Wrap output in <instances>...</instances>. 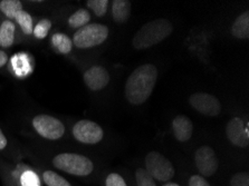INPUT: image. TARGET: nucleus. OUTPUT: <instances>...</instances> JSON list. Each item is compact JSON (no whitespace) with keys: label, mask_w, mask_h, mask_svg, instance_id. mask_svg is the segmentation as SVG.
<instances>
[{"label":"nucleus","mask_w":249,"mask_h":186,"mask_svg":"<svg viewBox=\"0 0 249 186\" xmlns=\"http://www.w3.org/2000/svg\"><path fill=\"white\" fill-rule=\"evenodd\" d=\"M158 69L152 64L135 68L125 84V98L132 105H142L152 94L157 84Z\"/></svg>","instance_id":"1"},{"label":"nucleus","mask_w":249,"mask_h":186,"mask_svg":"<svg viewBox=\"0 0 249 186\" xmlns=\"http://www.w3.org/2000/svg\"><path fill=\"white\" fill-rule=\"evenodd\" d=\"M8 63V55L3 51H0V68H2Z\"/></svg>","instance_id":"29"},{"label":"nucleus","mask_w":249,"mask_h":186,"mask_svg":"<svg viewBox=\"0 0 249 186\" xmlns=\"http://www.w3.org/2000/svg\"><path fill=\"white\" fill-rule=\"evenodd\" d=\"M84 82L90 90L97 92L107 86L110 82V75L104 67L93 66L84 73Z\"/></svg>","instance_id":"11"},{"label":"nucleus","mask_w":249,"mask_h":186,"mask_svg":"<svg viewBox=\"0 0 249 186\" xmlns=\"http://www.w3.org/2000/svg\"><path fill=\"white\" fill-rule=\"evenodd\" d=\"M90 21V15L86 9H80L71 15L69 18V25L71 28L80 29L84 26L89 25Z\"/></svg>","instance_id":"18"},{"label":"nucleus","mask_w":249,"mask_h":186,"mask_svg":"<svg viewBox=\"0 0 249 186\" xmlns=\"http://www.w3.org/2000/svg\"><path fill=\"white\" fill-rule=\"evenodd\" d=\"M135 181L138 186H157L153 177L144 169H138L135 172Z\"/></svg>","instance_id":"24"},{"label":"nucleus","mask_w":249,"mask_h":186,"mask_svg":"<svg viewBox=\"0 0 249 186\" xmlns=\"http://www.w3.org/2000/svg\"><path fill=\"white\" fill-rule=\"evenodd\" d=\"M190 105L196 111L206 116L214 117L221 112V104L218 98L208 93H195L189 97Z\"/></svg>","instance_id":"8"},{"label":"nucleus","mask_w":249,"mask_h":186,"mask_svg":"<svg viewBox=\"0 0 249 186\" xmlns=\"http://www.w3.org/2000/svg\"><path fill=\"white\" fill-rule=\"evenodd\" d=\"M230 186H249L248 173H237L230 180Z\"/></svg>","instance_id":"25"},{"label":"nucleus","mask_w":249,"mask_h":186,"mask_svg":"<svg viewBox=\"0 0 249 186\" xmlns=\"http://www.w3.org/2000/svg\"><path fill=\"white\" fill-rule=\"evenodd\" d=\"M14 20L20 26L22 33H24L25 35H32L34 30V21H33V17L30 16L27 11L25 10L19 11V13L16 15V17H15Z\"/></svg>","instance_id":"20"},{"label":"nucleus","mask_w":249,"mask_h":186,"mask_svg":"<svg viewBox=\"0 0 249 186\" xmlns=\"http://www.w3.org/2000/svg\"><path fill=\"white\" fill-rule=\"evenodd\" d=\"M172 131L175 137L179 142H187L191 138L192 133H194V125L189 117L179 115L172 121Z\"/></svg>","instance_id":"12"},{"label":"nucleus","mask_w":249,"mask_h":186,"mask_svg":"<svg viewBox=\"0 0 249 186\" xmlns=\"http://www.w3.org/2000/svg\"><path fill=\"white\" fill-rule=\"evenodd\" d=\"M0 10L8 20H13L16 15L22 10V3L19 0H2L0 1Z\"/></svg>","instance_id":"17"},{"label":"nucleus","mask_w":249,"mask_h":186,"mask_svg":"<svg viewBox=\"0 0 249 186\" xmlns=\"http://www.w3.org/2000/svg\"><path fill=\"white\" fill-rule=\"evenodd\" d=\"M73 136L83 144H97L103 139V130L100 125L88 119L77 121L73 126Z\"/></svg>","instance_id":"7"},{"label":"nucleus","mask_w":249,"mask_h":186,"mask_svg":"<svg viewBox=\"0 0 249 186\" xmlns=\"http://www.w3.org/2000/svg\"><path fill=\"white\" fill-rule=\"evenodd\" d=\"M145 170L153 180L169 182L175 176V168L169 159L159 152H150L145 156Z\"/></svg>","instance_id":"5"},{"label":"nucleus","mask_w":249,"mask_h":186,"mask_svg":"<svg viewBox=\"0 0 249 186\" xmlns=\"http://www.w3.org/2000/svg\"><path fill=\"white\" fill-rule=\"evenodd\" d=\"M163 186H179V185L176 184V183H167V184H164Z\"/></svg>","instance_id":"30"},{"label":"nucleus","mask_w":249,"mask_h":186,"mask_svg":"<svg viewBox=\"0 0 249 186\" xmlns=\"http://www.w3.org/2000/svg\"><path fill=\"white\" fill-rule=\"evenodd\" d=\"M86 5L95 13L97 17H103L107 11L108 1L107 0H89Z\"/></svg>","instance_id":"23"},{"label":"nucleus","mask_w":249,"mask_h":186,"mask_svg":"<svg viewBox=\"0 0 249 186\" xmlns=\"http://www.w3.org/2000/svg\"><path fill=\"white\" fill-rule=\"evenodd\" d=\"M131 15V2L127 0H114L112 3V16L116 22H124Z\"/></svg>","instance_id":"15"},{"label":"nucleus","mask_w":249,"mask_h":186,"mask_svg":"<svg viewBox=\"0 0 249 186\" xmlns=\"http://www.w3.org/2000/svg\"><path fill=\"white\" fill-rule=\"evenodd\" d=\"M15 33H16V26L14 21L7 20L2 21L0 25V47L9 48L13 46L15 41Z\"/></svg>","instance_id":"14"},{"label":"nucleus","mask_w":249,"mask_h":186,"mask_svg":"<svg viewBox=\"0 0 249 186\" xmlns=\"http://www.w3.org/2000/svg\"><path fill=\"white\" fill-rule=\"evenodd\" d=\"M195 163L198 172L205 177L213 176L219 166L216 152L210 146H201L198 149L195 155Z\"/></svg>","instance_id":"9"},{"label":"nucleus","mask_w":249,"mask_h":186,"mask_svg":"<svg viewBox=\"0 0 249 186\" xmlns=\"http://www.w3.org/2000/svg\"><path fill=\"white\" fill-rule=\"evenodd\" d=\"M108 37V28L101 24H89L74 34L73 44L77 48L88 49L103 44Z\"/></svg>","instance_id":"4"},{"label":"nucleus","mask_w":249,"mask_h":186,"mask_svg":"<svg viewBox=\"0 0 249 186\" xmlns=\"http://www.w3.org/2000/svg\"><path fill=\"white\" fill-rule=\"evenodd\" d=\"M55 169L74 176H88L94 170V164L89 157L75 153H62L53 158Z\"/></svg>","instance_id":"3"},{"label":"nucleus","mask_w":249,"mask_h":186,"mask_svg":"<svg viewBox=\"0 0 249 186\" xmlns=\"http://www.w3.org/2000/svg\"><path fill=\"white\" fill-rule=\"evenodd\" d=\"M18 180H19L20 186H41L38 174L32 169L22 170Z\"/></svg>","instance_id":"21"},{"label":"nucleus","mask_w":249,"mask_h":186,"mask_svg":"<svg viewBox=\"0 0 249 186\" xmlns=\"http://www.w3.org/2000/svg\"><path fill=\"white\" fill-rule=\"evenodd\" d=\"M41 178H43V182L47 186H71L66 178H64L62 175L51 169L44 170L41 173Z\"/></svg>","instance_id":"19"},{"label":"nucleus","mask_w":249,"mask_h":186,"mask_svg":"<svg viewBox=\"0 0 249 186\" xmlns=\"http://www.w3.org/2000/svg\"><path fill=\"white\" fill-rule=\"evenodd\" d=\"M189 186H210V184L201 175H192L189 180Z\"/></svg>","instance_id":"27"},{"label":"nucleus","mask_w":249,"mask_h":186,"mask_svg":"<svg viewBox=\"0 0 249 186\" xmlns=\"http://www.w3.org/2000/svg\"><path fill=\"white\" fill-rule=\"evenodd\" d=\"M226 135L229 142L237 147H247L249 144L248 126L245 121L235 117L228 121L226 126Z\"/></svg>","instance_id":"10"},{"label":"nucleus","mask_w":249,"mask_h":186,"mask_svg":"<svg viewBox=\"0 0 249 186\" xmlns=\"http://www.w3.org/2000/svg\"><path fill=\"white\" fill-rule=\"evenodd\" d=\"M33 127L37 134L45 139L57 140L65 134V126L56 117L40 114L34 117Z\"/></svg>","instance_id":"6"},{"label":"nucleus","mask_w":249,"mask_h":186,"mask_svg":"<svg viewBox=\"0 0 249 186\" xmlns=\"http://www.w3.org/2000/svg\"><path fill=\"white\" fill-rule=\"evenodd\" d=\"M51 28H52V21L50 19H41V20L37 22L35 27H34L33 35L35 36L37 39H44V38L47 37Z\"/></svg>","instance_id":"22"},{"label":"nucleus","mask_w":249,"mask_h":186,"mask_svg":"<svg viewBox=\"0 0 249 186\" xmlns=\"http://www.w3.org/2000/svg\"><path fill=\"white\" fill-rule=\"evenodd\" d=\"M105 186H127L125 181L123 180V177L120 174L112 173L107 177L105 181Z\"/></svg>","instance_id":"26"},{"label":"nucleus","mask_w":249,"mask_h":186,"mask_svg":"<svg viewBox=\"0 0 249 186\" xmlns=\"http://www.w3.org/2000/svg\"><path fill=\"white\" fill-rule=\"evenodd\" d=\"M231 34L237 39H247L249 37V13L245 11L233 21Z\"/></svg>","instance_id":"13"},{"label":"nucleus","mask_w":249,"mask_h":186,"mask_svg":"<svg viewBox=\"0 0 249 186\" xmlns=\"http://www.w3.org/2000/svg\"><path fill=\"white\" fill-rule=\"evenodd\" d=\"M7 145H8V139H7L5 134L1 131V128H0V151L5 150Z\"/></svg>","instance_id":"28"},{"label":"nucleus","mask_w":249,"mask_h":186,"mask_svg":"<svg viewBox=\"0 0 249 186\" xmlns=\"http://www.w3.org/2000/svg\"><path fill=\"white\" fill-rule=\"evenodd\" d=\"M52 44L60 54H70L73 49V41L71 38L63 33H56L52 37Z\"/></svg>","instance_id":"16"},{"label":"nucleus","mask_w":249,"mask_h":186,"mask_svg":"<svg viewBox=\"0 0 249 186\" xmlns=\"http://www.w3.org/2000/svg\"><path fill=\"white\" fill-rule=\"evenodd\" d=\"M173 26L167 19H156L146 22L140 28L133 38V47L135 49H146L161 43L171 35Z\"/></svg>","instance_id":"2"}]
</instances>
